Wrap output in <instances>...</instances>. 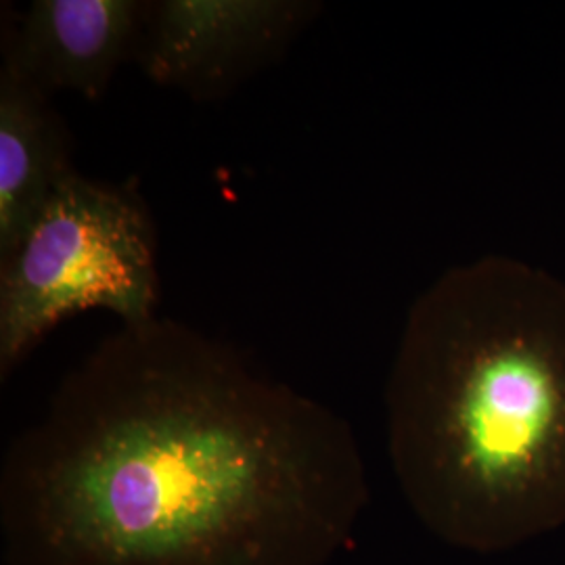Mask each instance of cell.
I'll return each mask as SVG.
<instances>
[{"instance_id":"5","label":"cell","mask_w":565,"mask_h":565,"mask_svg":"<svg viewBox=\"0 0 565 565\" xmlns=\"http://www.w3.org/2000/svg\"><path fill=\"white\" fill-rule=\"evenodd\" d=\"M141 0H34L2 25V61L44 93L105 95L141 32Z\"/></svg>"},{"instance_id":"6","label":"cell","mask_w":565,"mask_h":565,"mask_svg":"<svg viewBox=\"0 0 565 565\" xmlns=\"http://www.w3.org/2000/svg\"><path fill=\"white\" fill-rule=\"evenodd\" d=\"M74 172L70 135L51 95L9 61L0 70V256L34 223L55 186Z\"/></svg>"},{"instance_id":"3","label":"cell","mask_w":565,"mask_h":565,"mask_svg":"<svg viewBox=\"0 0 565 565\" xmlns=\"http://www.w3.org/2000/svg\"><path fill=\"white\" fill-rule=\"evenodd\" d=\"M158 300L156 226L139 191L70 172L0 256V380L67 317L102 308L145 323Z\"/></svg>"},{"instance_id":"1","label":"cell","mask_w":565,"mask_h":565,"mask_svg":"<svg viewBox=\"0 0 565 565\" xmlns=\"http://www.w3.org/2000/svg\"><path fill=\"white\" fill-rule=\"evenodd\" d=\"M369 503L352 427L191 324L103 338L0 465L4 565H329Z\"/></svg>"},{"instance_id":"2","label":"cell","mask_w":565,"mask_h":565,"mask_svg":"<svg viewBox=\"0 0 565 565\" xmlns=\"http://www.w3.org/2000/svg\"><path fill=\"white\" fill-rule=\"evenodd\" d=\"M404 499L443 543L499 553L565 524V282L457 264L413 302L385 385Z\"/></svg>"},{"instance_id":"4","label":"cell","mask_w":565,"mask_h":565,"mask_svg":"<svg viewBox=\"0 0 565 565\" xmlns=\"http://www.w3.org/2000/svg\"><path fill=\"white\" fill-rule=\"evenodd\" d=\"M317 11L306 0L145 2L132 60L158 86L214 102L279 60Z\"/></svg>"}]
</instances>
